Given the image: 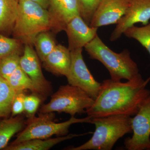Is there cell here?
Listing matches in <instances>:
<instances>
[{"label":"cell","mask_w":150,"mask_h":150,"mask_svg":"<svg viewBox=\"0 0 150 150\" xmlns=\"http://www.w3.org/2000/svg\"><path fill=\"white\" fill-rule=\"evenodd\" d=\"M130 0H103L91 22V27L98 28L117 24L124 15Z\"/></svg>","instance_id":"12"},{"label":"cell","mask_w":150,"mask_h":150,"mask_svg":"<svg viewBox=\"0 0 150 150\" xmlns=\"http://www.w3.org/2000/svg\"><path fill=\"white\" fill-rule=\"evenodd\" d=\"M18 10V0H0V33L12 32Z\"/></svg>","instance_id":"16"},{"label":"cell","mask_w":150,"mask_h":150,"mask_svg":"<svg viewBox=\"0 0 150 150\" xmlns=\"http://www.w3.org/2000/svg\"><path fill=\"white\" fill-rule=\"evenodd\" d=\"M131 116L112 115L92 118L95 130L91 138L83 144L70 147L69 150H111L115 143L126 134L132 132Z\"/></svg>","instance_id":"2"},{"label":"cell","mask_w":150,"mask_h":150,"mask_svg":"<svg viewBox=\"0 0 150 150\" xmlns=\"http://www.w3.org/2000/svg\"><path fill=\"white\" fill-rule=\"evenodd\" d=\"M98 28L91 27L80 15L73 18L67 24L65 31L70 51L83 48L97 35Z\"/></svg>","instance_id":"13"},{"label":"cell","mask_w":150,"mask_h":150,"mask_svg":"<svg viewBox=\"0 0 150 150\" xmlns=\"http://www.w3.org/2000/svg\"><path fill=\"white\" fill-rule=\"evenodd\" d=\"M94 100L82 90L69 84L61 86L51 95L49 102L43 104L39 109L41 113L65 112L71 116L86 113L93 104Z\"/></svg>","instance_id":"6"},{"label":"cell","mask_w":150,"mask_h":150,"mask_svg":"<svg viewBox=\"0 0 150 150\" xmlns=\"http://www.w3.org/2000/svg\"><path fill=\"white\" fill-rule=\"evenodd\" d=\"M150 81L149 78L144 80L140 74L126 82L111 79L104 80L93 104L87 109L86 113L92 118L135 115L150 95V91L146 88Z\"/></svg>","instance_id":"1"},{"label":"cell","mask_w":150,"mask_h":150,"mask_svg":"<svg viewBox=\"0 0 150 150\" xmlns=\"http://www.w3.org/2000/svg\"><path fill=\"white\" fill-rule=\"evenodd\" d=\"M26 121L22 115L0 118V150H4L14 135L22 131Z\"/></svg>","instance_id":"17"},{"label":"cell","mask_w":150,"mask_h":150,"mask_svg":"<svg viewBox=\"0 0 150 150\" xmlns=\"http://www.w3.org/2000/svg\"><path fill=\"white\" fill-rule=\"evenodd\" d=\"M20 54H13L0 59V75L7 79L20 67Z\"/></svg>","instance_id":"23"},{"label":"cell","mask_w":150,"mask_h":150,"mask_svg":"<svg viewBox=\"0 0 150 150\" xmlns=\"http://www.w3.org/2000/svg\"><path fill=\"white\" fill-rule=\"evenodd\" d=\"M131 137L124 141L128 150H150V95L142 103L132 120Z\"/></svg>","instance_id":"8"},{"label":"cell","mask_w":150,"mask_h":150,"mask_svg":"<svg viewBox=\"0 0 150 150\" xmlns=\"http://www.w3.org/2000/svg\"><path fill=\"white\" fill-rule=\"evenodd\" d=\"M55 117L54 112L40 113L38 117L27 119L26 126L10 144H16L33 139H48L54 135L58 137L66 136L69 133L70 126L73 124L91 123L92 120V118L89 116L81 118L71 116L69 120L64 122L56 123L54 121Z\"/></svg>","instance_id":"5"},{"label":"cell","mask_w":150,"mask_h":150,"mask_svg":"<svg viewBox=\"0 0 150 150\" xmlns=\"http://www.w3.org/2000/svg\"><path fill=\"white\" fill-rule=\"evenodd\" d=\"M33 1L35 2L38 3L43 7V8L46 9H48V0H30Z\"/></svg>","instance_id":"27"},{"label":"cell","mask_w":150,"mask_h":150,"mask_svg":"<svg viewBox=\"0 0 150 150\" xmlns=\"http://www.w3.org/2000/svg\"><path fill=\"white\" fill-rule=\"evenodd\" d=\"M150 20V0H130L124 15L120 20L111 33V41L120 38L125 30L136 23L148 24Z\"/></svg>","instance_id":"10"},{"label":"cell","mask_w":150,"mask_h":150,"mask_svg":"<svg viewBox=\"0 0 150 150\" xmlns=\"http://www.w3.org/2000/svg\"><path fill=\"white\" fill-rule=\"evenodd\" d=\"M40 60L31 45L25 44L21 56L20 67L32 81L35 90L33 93L38 95L43 101L52 94L53 88L43 74Z\"/></svg>","instance_id":"9"},{"label":"cell","mask_w":150,"mask_h":150,"mask_svg":"<svg viewBox=\"0 0 150 150\" xmlns=\"http://www.w3.org/2000/svg\"><path fill=\"white\" fill-rule=\"evenodd\" d=\"M83 48L71 51V64L67 78L69 84L82 90L93 99L96 98L101 83L96 80L84 61Z\"/></svg>","instance_id":"7"},{"label":"cell","mask_w":150,"mask_h":150,"mask_svg":"<svg viewBox=\"0 0 150 150\" xmlns=\"http://www.w3.org/2000/svg\"><path fill=\"white\" fill-rule=\"evenodd\" d=\"M33 45L35 47V52L42 62L57 46L54 37L48 31L38 34L35 37Z\"/></svg>","instance_id":"19"},{"label":"cell","mask_w":150,"mask_h":150,"mask_svg":"<svg viewBox=\"0 0 150 150\" xmlns=\"http://www.w3.org/2000/svg\"><path fill=\"white\" fill-rule=\"evenodd\" d=\"M51 29L47 9L30 0H18V13L12 32L14 37L32 46L38 34Z\"/></svg>","instance_id":"4"},{"label":"cell","mask_w":150,"mask_h":150,"mask_svg":"<svg viewBox=\"0 0 150 150\" xmlns=\"http://www.w3.org/2000/svg\"><path fill=\"white\" fill-rule=\"evenodd\" d=\"M22 42L0 33V59L13 54H20Z\"/></svg>","instance_id":"22"},{"label":"cell","mask_w":150,"mask_h":150,"mask_svg":"<svg viewBox=\"0 0 150 150\" xmlns=\"http://www.w3.org/2000/svg\"><path fill=\"white\" fill-rule=\"evenodd\" d=\"M43 62L44 69L49 72L66 76L71 66V51L63 45H57Z\"/></svg>","instance_id":"14"},{"label":"cell","mask_w":150,"mask_h":150,"mask_svg":"<svg viewBox=\"0 0 150 150\" xmlns=\"http://www.w3.org/2000/svg\"><path fill=\"white\" fill-rule=\"evenodd\" d=\"M6 79L16 92L30 90L34 93L35 90L32 81L20 67Z\"/></svg>","instance_id":"20"},{"label":"cell","mask_w":150,"mask_h":150,"mask_svg":"<svg viewBox=\"0 0 150 150\" xmlns=\"http://www.w3.org/2000/svg\"><path fill=\"white\" fill-rule=\"evenodd\" d=\"M91 133L88 132L81 134H70L51 139H33L16 144L8 145L4 150H48L66 140Z\"/></svg>","instance_id":"15"},{"label":"cell","mask_w":150,"mask_h":150,"mask_svg":"<svg viewBox=\"0 0 150 150\" xmlns=\"http://www.w3.org/2000/svg\"><path fill=\"white\" fill-rule=\"evenodd\" d=\"M126 37L134 38L144 47L150 55V22L143 27L133 25L123 33ZM150 80V76L149 78Z\"/></svg>","instance_id":"21"},{"label":"cell","mask_w":150,"mask_h":150,"mask_svg":"<svg viewBox=\"0 0 150 150\" xmlns=\"http://www.w3.org/2000/svg\"><path fill=\"white\" fill-rule=\"evenodd\" d=\"M102 1L103 0H78L80 16L88 25L90 24L94 13Z\"/></svg>","instance_id":"24"},{"label":"cell","mask_w":150,"mask_h":150,"mask_svg":"<svg viewBox=\"0 0 150 150\" xmlns=\"http://www.w3.org/2000/svg\"><path fill=\"white\" fill-rule=\"evenodd\" d=\"M43 101L40 96L36 94L25 95L24 99V112L27 119H30L35 117L41 103Z\"/></svg>","instance_id":"25"},{"label":"cell","mask_w":150,"mask_h":150,"mask_svg":"<svg viewBox=\"0 0 150 150\" xmlns=\"http://www.w3.org/2000/svg\"><path fill=\"white\" fill-rule=\"evenodd\" d=\"M24 91L16 92L11 108V116L14 117L24 112Z\"/></svg>","instance_id":"26"},{"label":"cell","mask_w":150,"mask_h":150,"mask_svg":"<svg viewBox=\"0 0 150 150\" xmlns=\"http://www.w3.org/2000/svg\"><path fill=\"white\" fill-rule=\"evenodd\" d=\"M16 93L7 80L0 75V118L10 117Z\"/></svg>","instance_id":"18"},{"label":"cell","mask_w":150,"mask_h":150,"mask_svg":"<svg viewBox=\"0 0 150 150\" xmlns=\"http://www.w3.org/2000/svg\"><path fill=\"white\" fill-rule=\"evenodd\" d=\"M51 29L59 32L66 26L74 17L80 15L78 0H48Z\"/></svg>","instance_id":"11"},{"label":"cell","mask_w":150,"mask_h":150,"mask_svg":"<svg viewBox=\"0 0 150 150\" xmlns=\"http://www.w3.org/2000/svg\"><path fill=\"white\" fill-rule=\"evenodd\" d=\"M84 48L90 59L99 61L108 70L112 80H130L139 74L138 65L131 59L129 51L125 49L115 53L98 35Z\"/></svg>","instance_id":"3"}]
</instances>
